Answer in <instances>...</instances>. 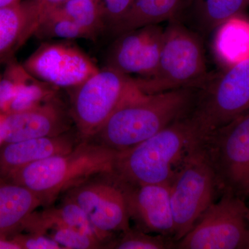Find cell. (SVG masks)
I'll list each match as a JSON object with an SVG mask.
<instances>
[{"mask_svg": "<svg viewBox=\"0 0 249 249\" xmlns=\"http://www.w3.org/2000/svg\"><path fill=\"white\" fill-rule=\"evenodd\" d=\"M196 91L182 88L145 94L138 87L89 140L117 152L129 150L188 114Z\"/></svg>", "mask_w": 249, "mask_h": 249, "instance_id": "cell-1", "label": "cell"}, {"mask_svg": "<svg viewBox=\"0 0 249 249\" xmlns=\"http://www.w3.org/2000/svg\"><path fill=\"white\" fill-rule=\"evenodd\" d=\"M200 142L190 111L150 138L118 152L113 173L134 186L170 183Z\"/></svg>", "mask_w": 249, "mask_h": 249, "instance_id": "cell-2", "label": "cell"}, {"mask_svg": "<svg viewBox=\"0 0 249 249\" xmlns=\"http://www.w3.org/2000/svg\"><path fill=\"white\" fill-rule=\"evenodd\" d=\"M117 155L93 141H83L67 153L25 165L4 178L29 188L45 206H50L59 196L90 178L113 172Z\"/></svg>", "mask_w": 249, "mask_h": 249, "instance_id": "cell-3", "label": "cell"}, {"mask_svg": "<svg viewBox=\"0 0 249 249\" xmlns=\"http://www.w3.org/2000/svg\"><path fill=\"white\" fill-rule=\"evenodd\" d=\"M202 37L181 21H170L163 31L158 65L148 78H134L145 94L171 90L199 89L210 76Z\"/></svg>", "mask_w": 249, "mask_h": 249, "instance_id": "cell-4", "label": "cell"}, {"mask_svg": "<svg viewBox=\"0 0 249 249\" xmlns=\"http://www.w3.org/2000/svg\"><path fill=\"white\" fill-rule=\"evenodd\" d=\"M249 110V57L211 74L196 91L191 116L201 142Z\"/></svg>", "mask_w": 249, "mask_h": 249, "instance_id": "cell-5", "label": "cell"}, {"mask_svg": "<svg viewBox=\"0 0 249 249\" xmlns=\"http://www.w3.org/2000/svg\"><path fill=\"white\" fill-rule=\"evenodd\" d=\"M222 193L212 160L204 142L187 157L170 183L175 242L193 229Z\"/></svg>", "mask_w": 249, "mask_h": 249, "instance_id": "cell-6", "label": "cell"}, {"mask_svg": "<svg viewBox=\"0 0 249 249\" xmlns=\"http://www.w3.org/2000/svg\"><path fill=\"white\" fill-rule=\"evenodd\" d=\"M137 88L132 77L105 67L69 89V109L82 140L92 138L124 98Z\"/></svg>", "mask_w": 249, "mask_h": 249, "instance_id": "cell-7", "label": "cell"}, {"mask_svg": "<svg viewBox=\"0 0 249 249\" xmlns=\"http://www.w3.org/2000/svg\"><path fill=\"white\" fill-rule=\"evenodd\" d=\"M249 207L242 197L224 192L193 229L175 242L178 249H247Z\"/></svg>", "mask_w": 249, "mask_h": 249, "instance_id": "cell-8", "label": "cell"}, {"mask_svg": "<svg viewBox=\"0 0 249 249\" xmlns=\"http://www.w3.org/2000/svg\"><path fill=\"white\" fill-rule=\"evenodd\" d=\"M222 194L242 197L249 191V110L213 132L204 142Z\"/></svg>", "mask_w": 249, "mask_h": 249, "instance_id": "cell-9", "label": "cell"}, {"mask_svg": "<svg viewBox=\"0 0 249 249\" xmlns=\"http://www.w3.org/2000/svg\"><path fill=\"white\" fill-rule=\"evenodd\" d=\"M63 196L78 204L100 231L114 235L130 228L124 183L113 172L96 175Z\"/></svg>", "mask_w": 249, "mask_h": 249, "instance_id": "cell-10", "label": "cell"}, {"mask_svg": "<svg viewBox=\"0 0 249 249\" xmlns=\"http://www.w3.org/2000/svg\"><path fill=\"white\" fill-rule=\"evenodd\" d=\"M37 79L56 88L78 86L99 70L79 47L68 41H45L22 64Z\"/></svg>", "mask_w": 249, "mask_h": 249, "instance_id": "cell-11", "label": "cell"}, {"mask_svg": "<svg viewBox=\"0 0 249 249\" xmlns=\"http://www.w3.org/2000/svg\"><path fill=\"white\" fill-rule=\"evenodd\" d=\"M163 31L159 24H152L116 36L108 52L106 67L130 77L151 76L160 60Z\"/></svg>", "mask_w": 249, "mask_h": 249, "instance_id": "cell-12", "label": "cell"}, {"mask_svg": "<svg viewBox=\"0 0 249 249\" xmlns=\"http://www.w3.org/2000/svg\"><path fill=\"white\" fill-rule=\"evenodd\" d=\"M70 109L56 96L27 110L5 114L1 124L4 143L54 137L74 128Z\"/></svg>", "mask_w": 249, "mask_h": 249, "instance_id": "cell-13", "label": "cell"}, {"mask_svg": "<svg viewBox=\"0 0 249 249\" xmlns=\"http://www.w3.org/2000/svg\"><path fill=\"white\" fill-rule=\"evenodd\" d=\"M122 182L130 219L135 222L137 228L148 233L173 239L175 223L170 204V183L134 186Z\"/></svg>", "mask_w": 249, "mask_h": 249, "instance_id": "cell-14", "label": "cell"}, {"mask_svg": "<svg viewBox=\"0 0 249 249\" xmlns=\"http://www.w3.org/2000/svg\"><path fill=\"white\" fill-rule=\"evenodd\" d=\"M81 142L83 140L74 127L54 137L4 143L0 149V175L6 178L10 173L25 165L67 153Z\"/></svg>", "mask_w": 249, "mask_h": 249, "instance_id": "cell-15", "label": "cell"}, {"mask_svg": "<svg viewBox=\"0 0 249 249\" xmlns=\"http://www.w3.org/2000/svg\"><path fill=\"white\" fill-rule=\"evenodd\" d=\"M194 0H134L128 13L114 28L111 35L165 21H181L191 14Z\"/></svg>", "mask_w": 249, "mask_h": 249, "instance_id": "cell-16", "label": "cell"}, {"mask_svg": "<svg viewBox=\"0 0 249 249\" xmlns=\"http://www.w3.org/2000/svg\"><path fill=\"white\" fill-rule=\"evenodd\" d=\"M45 206L40 196L22 185L0 178V236L8 238L39 206Z\"/></svg>", "mask_w": 249, "mask_h": 249, "instance_id": "cell-17", "label": "cell"}, {"mask_svg": "<svg viewBox=\"0 0 249 249\" xmlns=\"http://www.w3.org/2000/svg\"><path fill=\"white\" fill-rule=\"evenodd\" d=\"M249 0H194L191 14L196 32L206 37L232 18L241 16Z\"/></svg>", "mask_w": 249, "mask_h": 249, "instance_id": "cell-18", "label": "cell"}, {"mask_svg": "<svg viewBox=\"0 0 249 249\" xmlns=\"http://www.w3.org/2000/svg\"><path fill=\"white\" fill-rule=\"evenodd\" d=\"M240 16L223 24L216 34V53L229 67L249 57V23Z\"/></svg>", "mask_w": 249, "mask_h": 249, "instance_id": "cell-19", "label": "cell"}, {"mask_svg": "<svg viewBox=\"0 0 249 249\" xmlns=\"http://www.w3.org/2000/svg\"><path fill=\"white\" fill-rule=\"evenodd\" d=\"M55 9L86 31L92 41L107 32L102 10L96 0H68Z\"/></svg>", "mask_w": 249, "mask_h": 249, "instance_id": "cell-20", "label": "cell"}, {"mask_svg": "<svg viewBox=\"0 0 249 249\" xmlns=\"http://www.w3.org/2000/svg\"><path fill=\"white\" fill-rule=\"evenodd\" d=\"M34 36L41 40L45 41L54 39L92 40L86 31L58 9L53 10L45 18L37 27Z\"/></svg>", "mask_w": 249, "mask_h": 249, "instance_id": "cell-21", "label": "cell"}, {"mask_svg": "<svg viewBox=\"0 0 249 249\" xmlns=\"http://www.w3.org/2000/svg\"><path fill=\"white\" fill-rule=\"evenodd\" d=\"M56 89L29 73L11 103L9 114L27 110L42 104L56 96Z\"/></svg>", "mask_w": 249, "mask_h": 249, "instance_id": "cell-22", "label": "cell"}, {"mask_svg": "<svg viewBox=\"0 0 249 249\" xmlns=\"http://www.w3.org/2000/svg\"><path fill=\"white\" fill-rule=\"evenodd\" d=\"M105 249H175V242L168 236L151 235L139 229L129 228L108 242Z\"/></svg>", "mask_w": 249, "mask_h": 249, "instance_id": "cell-23", "label": "cell"}, {"mask_svg": "<svg viewBox=\"0 0 249 249\" xmlns=\"http://www.w3.org/2000/svg\"><path fill=\"white\" fill-rule=\"evenodd\" d=\"M25 21L22 1L14 6L0 8V55L13 47L17 48Z\"/></svg>", "mask_w": 249, "mask_h": 249, "instance_id": "cell-24", "label": "cell"}, {"mask_svg": "<svg viewBox=\"0 0 249 249\" xmlns=\"http://www.w3.org/2000/svg\"><path fill=\"white\" fill-rule=\"evenodd\" d=\"M68 0H24L22 1L25 13L26 21L24 30L17 48L22 47L30 37L34 36L37 27L45 18L53 10Z\"/></svg>", "mask_w": 249, "mask_h": 249, "instance_id": "cell-25", "label": "cell"}, {"mask_svg": "<svg viewBox=\"0 0 249 249\" xmlns=\"http://www.w3.org/2000/svg\"><path fill=\"white\" fill-rule=\"evenodd\" d=\"M29 75L22 64L10 62L4 76L0 78V113L9 114L11 103Z\"/></svg>", "mask_w": 249, "mask_h": 249, "instance_id": "cell-26", "label": "cell"}, {"mask_svg": "<svg viewBox=\"0 0 249 249\" xmlns=\"http://www.w3.org/2000/svg\"><path fill=\"white\" fill-rule=\"evenodd\" d=\"M46 235L55 240L62 249H104L102 242L88 234L62 225L51 227Z\"/></svg>", "mask_w": 249, "mask_h": 249, "instance_id": "cell-27", "label": "cell"}, {"mask_svg": "<svg viewBox=\"0 0 249 249\" xmlns=\"http://www.w3.org/2000/svg\"><path fill=\"white\" fill-rule=\"evenodd\" d=\"M102 10L107 32L119 24L132 7L134 0H96Z\"/></svg>", "mask_w": 249, "mask_h": 249, "instance_id": "cell-28", "label": "cell"}, {"mask_svg": "<svg viewBox=\"0 0 249 249\" xmlns=\"http://www.w3.org/2000/svg\"><path fill=\"white\" fill-rule=\"evenodd\" d=\"M10 240L19 246L20 249H62L58 243L44 234H14Z\"/></svg>", "mask_w": 249, "mask_h": 249, "instance_id": "cell-29", "label": "cell"}, {"mask_svg": "<svg viewBox=\"0 0 249 249\" xmlns=\"http://www.w3.org/2000/svg\"><path fill=\"white\" fill-rule=\"evenodd\" d=\"M0 249H20V248L10 239L0 236Z\"/></svg>", "mask_w": 249, "mask_h": 249, "instance_id": "cell-30", "label": "cell"}, {"mask_svg": "<svg viewBox=\"0 0 249 249\" xmlns=\"http://www.w3.org/2000/svg\"><path fill=\"white\" fill-rule=\"evenodd\" d=\"M22 0H0V8L9 7L14 6L22 1Z\"/></svg>", "mask_w": 249, "mask_h": 249, "instance_id": "cell-31", "label": "cell"}, {"mask_svg": "<svg viewBox=\"0 0 249 249\" xmlns=\"http://www.w3.org/2000/svg\"><path fill=\"white\" fill-rule=\"evenodd\" d=\"M5 114H3V113H0V145H1V142H3L2 137H1V124H2L3 120H4Z\"/></svg>", "mask_w": 249, "mask_h": 249, "instance_id": "cell-32", "label": "cell"}, {"mask_svg": "<svg viewBox=\"0 0 249 249\" xmlns=\"http://www.w3.org/2000/svg\"><path fill=\"white\" fill-rule=\"evenodd\" d=\"M249 249V245H248V249Z\"/></svg>", "mask_w": 249, "mask_h": 249, "instance_id": "cell-33", "label": "cell"}, {"mask_svg": "<svg viewBox=\"0 0 249 249\" xmlns=\"http://www.w3.org/2000/svg\"><path fill=\"white\" fill-rule=\"evenodd\" d=\"M248 196H249V193H248Z\"/></svg>", "mask_w": 249, "mask_h": 249, "instance_id": "cell-34", "label": "cell"}, {"mask_svg": "<svg viewBox=\"0 0 249 249\" xmlns=\"http://www.w3.org/2000/svg\"><path fill=\"white\" fill-rule=\"evenodd\" d=\"M0 78H1V76H0Z\"/></svg>", "mask_w": 249, "mask_h": 249, "instance_id": "cell-35", "label": "cell"}]
</instances>
